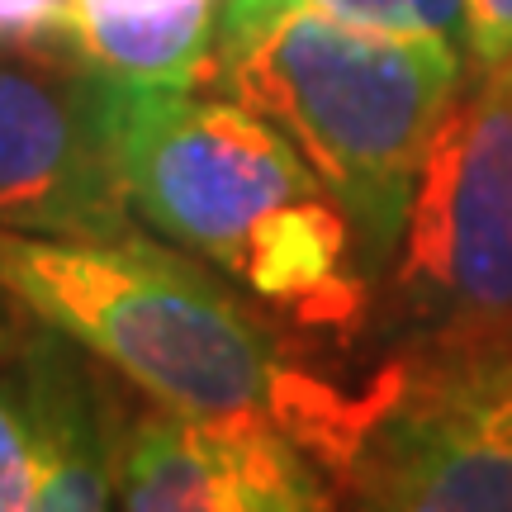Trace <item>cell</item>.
Wrapping results in <instances>:
<instances>
[{
  "label": "cell",
  "mask_w": 512,
  "mask_h": 512,
  "mask_svg": "<svg viewBox=\"0 0 512 512\" xmlns=\"http://www.w3.org/2000/svg\"><path fill=\"white\" fill-rule=\"evenodd\" d=\"M15 299H10V294L0 290V361H5V356H19V347H24V337H29V332L19 328V318H15Z\"/></svg>",
  "instance_id": "5bb4252c"
},
{
  "label": "cell",
  "mask_w": 512,
  "mask_h": 512,
  "mask_svg": "<svg viewBox=\"0 0 512 512\" xmlns=\"http://www.w3.org/2000/svg\"><path fill=\"white\" fill-rule=\"evenodd\" d=\"M0 290L157 408L266 418L304 441L332 479L366 427V384L347 394L299 366L256 304L138 228L119 238L0 233Z\"/></svg>",
  "instance_id": "6da1fadb"
},
{
  "label": "cell",
  "mask_w": 512,
  "mask_h": 512,
  "mask_svg": "<svg viewBox=\"0 0 512 512\" xmlns=\"http://www.w3.org/2000/svg\"><path fill=\"white\" fill-rule=\"evenodd\" d=\"M465 57L470 72L512 57V0H465Z\"/></svg>",
  "instance_id": "4fadbf2b"
},
{
  "label": "cell",
  "mask_w": 512,
  "mask_h": 512,
  "mask_svg": "<svg viewBox=\"0 0 512 512\" xmlns=\"http://www.w3.org/2000/svg\"><path fill=\"white\" fill-rule=\"evenodd\" d=\"M380 304L389 356L512 342V57L470 72L441 114Z\"/></svg>",
  "instance_id": "277c9868"
},
{
  "label": "cell",
  "mask_w": 512,
  "mask_h": 512,
  "mask_svg": "<svg viewBox=\"0 0 512 512\" xmlns=\"http://www.w3.org/2000/svg\"><path fill=\"white\" fill-rule=\"evenodd\" d=\"M337 489L351 512H512V342L389 356Z\"/></svg>",
  "instance_id": "5b68a950"
},
{
  "label": "cell",
  "mask_w": 512,
  "mask_h": 512,
  "mask_svg": "<svg viewBox=\"0 0 512 512\" xmlns=\"http://www.w3.org/2000/svg\"><path fill=\"white\" fill-rule=\"evenodd\" d=\"M76 0H0V43H43L76 53Z\"/></svg>",
  "instance_id": "8fae6325"
},
{
  "label": "cell",
  "mask_w": 512,
  "mask_h": 512,
  "mask_svg": "<svg viewBox=\"0 0 512 512\" xmlns=\"http://www.w3.org/2000/svg\"><path fill=\"white\" fill-rule=\"evenodd\" d=\"M223 0H76V53L119 81L200 86Z\"/></svg>",
  "instance_id": "9c48e42d"
},
{
  "label": "cell",
  "mask_w": 512,
  "mask_h": 512,
  "mask_svg": "<svg viewBox=\"0 0 512 512\" xmlns=\"http://www.w3.org/2000/svg\"><path fill=\"white\" fill-rule=\"evenodd\" d=\"M105 91L110 76L72 48L0 43V233L119 238L138 228Z\"/></svg>",
  "instance_id": "8992f818"
},
{
  "label": "cell",
  "mask_w": 512,
  "mask_h": 512,
  "mask_svg": "<svg viewBox=\"0 0 512 512\" xmlns=\"http://www.w3.org/2000/svg\"><path fill=\"white\" fill-rule=\"evenodd\" d=\"M460 48L332 15L313 0H223L209 81L271 119L347 209L380 294L441 114L465 86Z\"/></svg>",
  "instance_id": "3957f363"
},
{
  "label": "cell",
  "mask_w": 512,
  "mask_h": 512,
  "mask_svg": "<svg viewBox=\"0 0 512 512\" xmlns=\"http://www.w3.org/2000/svg\"><path fill=\"white\" fill-rule=\"evenodd\" d=\"M105 110L133 219L219 266L294 328H366L380 294L347 209L271 119L195 86L119 76Z\"/></svg>",
  "instance_id": "7a4b0ae2"
},
{
  "label": "cell",
  "mask_w": 512,
  "mask_h": 512,
  "mask_svg": "<svg viewBox=\"0 0 512 512\" xmlns=\"http://www.w3.org/2000/svg\"><path fill=\"white\" fill-rule=\"evenodd\" d=\"M332 15L399 29V34H437L451 38L465 53V0H313Z\"/></svg>",
  "instance_id": "30bf717a"
},
{
  "label": "cell",
  "mask_w": 512,
  "mask_h": 512,
  "mask_svg": "<svg viewBox=\"0 0 512 512\" xmlns=\"http://www.w3.org/2000/svg\"><path fill=\"white\" fill-rule=\"evenodd\" d=\"M15 394L29 427V508L24 512H119L114 508V413L62 332L24 337Z\"/></svg>",
  "instance_id": "ba28073f"
},
{
  "label": "cell",
  "mask_w": 512,
  "mask_h": 512,
  "mask_svg": "<svg viewBox=\"0 0 512 512\" xmlns=\"http://www.w3.org/2000/svg\"><path fill=\"white\" fill-rule=\"evenodd\" d=\"M29 508V427L19 394L0 384V512Z\"/></svg>",
  "instance_id": "7c38bea8"
},
{
  "label": "cell",
  "mask_w": 512,
  "mask_h": 512,
  "mask_svg": "<svg viewBox=\"0 0 512 512\" xmlns=\"http://www.w3.org/2000/svg\"><path fill=\"white\" fill-rule=\"evenodd\" d=\"M337 479L266 418L147 408L114 422L119 512H337Z\"/></svg>",
  "instance_id": "52a82bcc"
}]
</instances>
